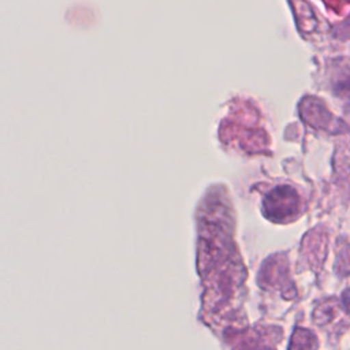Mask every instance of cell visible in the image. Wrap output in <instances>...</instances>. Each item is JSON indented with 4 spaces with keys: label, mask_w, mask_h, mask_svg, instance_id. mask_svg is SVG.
<instances>
[{
    "label": "cell",
    "mask_w": 350,
    "mask_h": 350,
    "mask_svg": "<svg viewBox=\"0 0 350 350\" xmlns=\"http://www.w3.org/2000/svg\"><path fill=\"white\" fill-rule=\"evenodd\" d=\"M298 196L294 189L288 186H282L273 190L267 200V208L271 209V216L273 219L291 217L298 211Z\"/></svg>",
    "instance_id": "cell-1"
},
{
    "label": "cell",
    "mask_w": 350,
    "mask_h": 350,
    "mask_svg": "<svg viewBox=\"0 0 350 350\" xmlns=\"http://www.w3.org/2000/svg\"><path fill=\"white\" fill-rule=\"evenodd\" d=\"M342 299H343V305H345V308H346V312L350 314V288H347V290L343 293Z\"/></svg>",
    "instance_id": "cell-2"
}]
</instances>
